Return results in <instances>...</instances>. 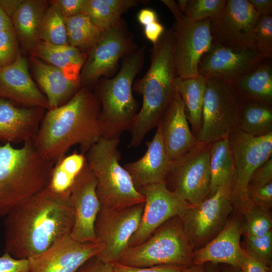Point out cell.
Listing matches in <instances>:
<instances>
[{"label": "cell", "mask_w": 272, "mask_h": 272, "mask_svg": "<svg viewBox=\"0 0 272 272\" xmlns=\"http://www.w3.org/2000/svg\"><path fill=\"white\" fill-rule=\"evenodd\" d=\"M255 51L264 59H272V16H260L254 29Z\"/></svg>", "instance_id": "38"}, {"label": "cell", "mask_w": 272, "mask_h": 272, "mask_svg": "<svg viewBox=\"0 0 272 272\" xmlns=\"http://www.w3.org/2000/svg\"><path fill=\"white\" fill-rule=\"evenodd\" d=\"M24 0H0V8L11 19Z\"/></svg>", "instance_id": "52"}, {"label": "cell", "mask_w": 272, "mask_h": 272, "mask_svg": "<svg viewBox=\"0 0 272 272\" xmlns=\"http://www.w3.org/2000/svg\"><path fill=\"white\" fill-rule=\"evenodd\" d=\"M230 192L231 187H222L179 217L192 249L207 244L224 227L233 209Z\"/></svg>", "instance_id": "14"}, {"label": "cell", "mask_w": 272, "mask_h": 272, "mask_svg": "<svg viewBox=\"0 0 272 272\" xmlns=\"http://www.w3.org/2000/svg\"><path fill=\"white\" fill-rule=\"evenodd\" d=\"M269 209L252 206L244 212L246 217L242 232L245 236H261L272 231V219Z\"/></svg>", "instance_id": "36"}, {"label": "cell", "mask_w": 272, "mask_h": 272, "mask_svg": "<svg viewBox=\"0 0 272 272\" xmlns=\"http://www.w3.org/2000/svg\"><path fill=\"white\" fill-rule=\"evenodd\" d=\"M242 230L243 225L238 218L228 220L214 238L193 252L192 265L225 263L240 268L244 252L240 242Z\"/></svg>", "instance_id": "21"}, {"label": "cell", "mask_w": 272, "mask_h": 272, "mask_svg": "<svg viewBox=\"0 0 272 272\" xmlns=\"http://www.w3.org/2000/svg\"><path fill=\"white\" fill-rule=\"evenodd\" d=\"M201 125L198 142L212 144L238 127L245 100L234 85L216 78L206 79Z\"/></svg>", "instance_id": "8"}, {"label": "cell", "mask_w": 272, "mask_h": 272, "mask_svg": "<svg viewBox=\"0 0 272 272\" xmlns=\"http://www.w3.org/2000/svg\"><path fill=\"white\" fill-rule=\"evenodd\" d=\"M31 56L55 66L70 80L80 82V73L87 54L69 44L52 45L40 41L30 51Z\"/></svg>", "instance_id": "26"}, {"label": "cell", "mask_w": 272, "mask_h": 272, "mask_svg": "<svg viewBox=\"0 0 272 272\" xmlns=\"http://www.w3.org/2000/svg\"><path fill=\"white\" fill-rule=\"evenodd\" d=\"M270 182H272L271 158L254 171L249 181L247 190L261 187Z\"/></svg>", "instance_id": "42"}, {"label": "cell", "mask_w": 272, "mask_h": 272, "mask_svg": "<svg viewBox=\"0 0 272 272\" xmlns=\"http://www.w3.org/2000/svg\"><path fill=\"white\" fill-rule=\"evenodd\" d=\"M13 29L0 32V69L14 63L20 52Z\"/></svg>", "instance_id": "40"}, {"label": "cell", "mask_w": 272, "mask_h": 272, "mask_svg": "<svg viewBox=\"0 0 272 272\" xmlns=\"http://www.w3.org/2000/svg\"><path fill=\"white\" fill-rule=\"evenodd\" d=\"M192 248L179 217L168 220L145 241L128 247L117 262L134 267L192 265Z\"/></svg>", "instance_id": "7"}, {"label": "cell", "mask_w": 272, "mask_h": 272, "mask_svg": "<svg viewBox=\"0 0 272 272\" xmlns=\"http://www.w3.org/2000/svg\"><path fill=\"white\" fill-rule=\"evenodd\" d=\"M222 272H241V270L238 267H235L230 266V267L226 268L223 269Z\"/></svg>", "instance_id": "56"}, {"label": "cell", "mask_w": 272, "mask_h": 272, "mask_svg": "<svg viewBox=\"0 0 272 272\" xmlns=\"http://www.w3.org/2000/svg\"><path fill=\"white\" fill-rule=\"evenodd\" d=\"M238 127L254 137L272 132V105L245 100Z\"/></svg>", "instance_id": "33"}, {"label": "cell", "mask_w": 272, "mask_h": 272, "mask_svg": "<svg viewBox=\"0 0 272 272\" xmlns=\"http://www.w3.org/2000/svg\"><path fill=\"white\" fill-rule=\"evenodd\" d=\"M54 164L39 154L33 141L19 148L10 143L0 146V217L43 190Z\"/></svg>", "instance_id": "4"}, {"label": "cell", "mask_w": 272, "mask_h": 272, "mask_svg": "<svg viewBox=\"0 0 272 272\" xmlns=\"http://www.w3.org/2000/svg\"><path fill=\"white\" fill-rule=\"evenodd\" d=\"M211 145L198 142L185 154L171 161L166 179L171 181L170 190L192 206L209 196Z\"/></svg>", "instance_id": "11"}, {"label": "cell", "mask_w": 272, "mask_h": 272, "mask_svg": "<svg viewBox=\"0 0 272 272\" xmlns=\"http://www.w3.org/2000/svg\"><path fill=\"white\" fill-rule=\"evenodd\" d=\"M260 16L248 0H227L223 11L211 20L214 43L255 50L254 29Z\"/></svg>", "instance_id": "15"}, {"label": "cell", "mask_w": 272, "mask_h": 272, "mask_svg": "<svg viewBox=\"0 0 272 272\" xmlns=\"http://www.w3.org/2000/svg\"><path fill=\"white\" fill-rule=\"evenodd\" d=\"M83 13L103 31L115 26L122 20L121 17L105 0H87Z\"/></svg>", "instance_id": "37"}, {"label": "cell", "mask_w": 272, "mask_h": 272, "mask_svg": "<svg viewBox=\"0 0 272 272\" xmlns=\"http://www.w3.org/2000/svg\"><path fill=\"white\" fill-rule=\"evenodd\" d=\"M86 163L84 153L75 151L65 155L54 164L44 189L58 196H70L71 188Z\"/></svg>", "instance_id": "29"}, {"label": "cell", "mask_w": 272, "mask_h": 272, "mask_svg": "<svg viewBox=\"0 0 272 272\" xmlns=\"http://www.w3.org/2000/svg\"><path fill=\"white\" fill-rule=\"evenodd\" d=\"M70 196L44 188L14 207L5 216V253L29 259L70 235L74 222Z\"/></svg>", "instance_id": "1"}, {"label": "cell", "mask_w": 272, "mask_h": 272, "mask_svg": "<svg viewBox=\"0 0 272 272\" xmlns=\"http://www.w3.org/2000/svg\"><path fill=\"white\" fill-rule=\"evenodd\" d=\"M146 37L155 45L165 31L164 26L158 21L144 26Z\"/></svg>", "instance_id": "49"}, {"label": "cell", "mask_w": 272, "mask_h": 272, "mask_svg": "<svg viewBox=\"0 0 272 272\" xmlns=\"http://www.w3.org/2000/svg\"><path fill=\"white\" fill-rule=\"evenodd\" d=\"M12 29L13 28L11 19L0 8V32Z\"/></svg>", "instance_id": "53"}, {"label": "cell", "mask_w": 272, "mask_h": 272, "mask_svg": "<svg viewBox=\"0 0 272 272\" xmlns=\"http://www.w3.org/2000/svg\"><path fill=\"white\" fill-rule=\"evenodd\" d=\"M50 4L41 23L40 40L55 45L69 44L65 18L59 9Z\"/></svg>", "instance_id": "34"}, {"label": "cell", "mask_w": 272, "mask_h": 272, "mask_svg": "<svg viewBox=\"0 0 272 272\" xmlns=\"http://www.w3.org/2000/svg\"><path fill=\"white\" fill-rule=\"evenodd\" d=\"M264 272H270V270L269 269H266V270H265V271Z\"/></svg>", "instance_id": "57"}, {"label": "cell", "mask_w": 272, "mask_h": 272, "mask_svg": "<svg viewBox=\"0 0 272 272\" xmlns=\"http://www.w3.org/2000/svg\"><path fill=\"white\" fill-rule=\"evenodd\" d=\"M159 123L164 148L170 161L182 156L198 142L190 129L184 104L176 86Z\"/></svg>", "instance_id": "22"}, {"label": "cell", "mask_w": 272, "mask_h": 272, "mask_svg": "<svg viewBox=\"0 0 272 272\" xmlns=\"http://www.w3.org/2000/svg\"><path fill=\"white\" fill-rule=\"evenodd\" d=\"M105 3L118 15L126 12L129 9L137 7L144 1L137 0H105Z\"/></svg>", "instance_id": "48"}, {"label": "cell", "mask_w": 272, "mask_h": 272, "mask_svg": "<svg viewBox=\"0 0 272 272\" xmlns=\"http://www.w3.org/2000/svg\"><path fill=\"white\" fill-rule=\"evenodd\" d=\"M228 137L234 162L231 201L233 206L244 213L252 206L247 195L250 177L258 167L271 158L272 132L254 137L237 127Z\"/></svg>", "instance_id": "10"}, {"label": "cell", "mask_w": 272, "mask_h": 272, "mask_svg": "<svg viewBox=\"0 0 272 272\" xmlns=\"http://www.w3.org/2000/svg\"><path fill=\"white\" fill-rule=\"evenodd\" d=\"M119 138L101 137L88 151L87 164L97 181L96 193L101 207L122 209L145 202L130 175L120 163Z\"/></svg>", "instance_id": "6"}, {"label": "cell", "mask_w": 272, "mask_h": 272, "mask_svg": "<svg viewBox=\"0 0 272 272\" xmlns=\"http://www.w3.org/2000/svg\"><path fill=\"white\" fill-rule=\"evenodd\" d=\"M153 45L150 67L133 86V90L142 95L143 103L128 130L131 135L130 145L132 147L139 146L145 135L157 126L171 99L178 78L171 28L165 30Z\"/></svg>", "instance_id": "3"}, {"label": "cell", "mask_w": 272, "mask_h": 272, "mask_svg": "<svg viewBox=\"0 0 272 272\" xmlns=\"http://www.w3.org/2000/svg\"><path fill=\"white\" fill-rule=\"evenodd\" d=\"M246 251L270 269L272 259V231L261 236H245Z\"/></svg>", "instance_id": "39"}, {"label": "cell", "mask_w": 272, "mask_h": 272, "mask_svg": "<svg viewBox=\"0 0 272 272\" xmlns=\"http://www.w3.org/2000/svg\"><path fill=\"white\" fill-rule=\"evenodd\" d=\"M64 18L68 44L88 54L103 31L84 13Z\"/></svg>", "instance_id": "32"}, {"label": "cell", "mask_w": 272, "mask_h": 272, "mask_svg": "<svg viewBox=\"0 0 272 272\" xmlns=\"http://www.w3.org/2000/svg\"><path fill=\"white\" fill-rule=\"evenodd\" d=\"M272 59H264L234 85L245 100L272 105Z\"/></svg>", "instance_id": "28"}, {"label": "cell", "mask_w": 272, "mask_h": 272, "mask_svg": "<svg viewBox=\"0 0 272 272\" xmlns=\"http://www.w3.org/2000/svg\"><path fill=\"white\" fill-rule=\"evenodd\" d=\"M239 268L241 272H264L266 269L270 270L263 263L246 251L245 249L243 260Z\"/></svg>", "instance_id": "46"}, {"label": "cell", "mask_w": 272, "mask_h": 272, "mask_svg": "<svg viewBox=\"0 0 272 272\" xmlns=\"http://www.w3.org/2000/svg\"><path fill=\"white\" fill-rule=\"evenodd\" d=\"M97 184V179L87 162L71 188L70 196L74 213L70 235L81 243L97 241L95 224L101 205L96 193Z\"/></svg>", "instance_id": "17"}, {"label": "cell", "mask_w": 272, "mask_h": 272, "mask_svg": "<svg viewBox=\"0 0 272 272\" xmlns=\"http://www.w3.org/2000/svg\"><path fill=\"white\" fill-rule=\"evenodd\" d=\"M101 249L98 241L81 243L67 235L42 253L28 259L29 272H76Z\"/></svg>", "instance_id": "19"}, {"label": "cell", "mask_w": 272, "mask_h": 272, "mask_svg": "<svg viewBox=\"0 0 272 272\" xmlns=\"http://www.w3.org/2000/svg\"><path fill=\"white\" fill-rule=\"evenodd\" d=\"M100 113L95 93L81 87L66 103L44 114L34 140L36 150L54 163L74 145H79L81 152H87L102 137Z\"/></svg>", "instance_id": "2"}, {"label": "cell", "mask_w": 272, "mask_h": 272, "mask_svg": "<svg viewBox=\"0 0 272 272\" xmlns=\"http://www.w3.org/2000/svg\"><path fill=\"white\" fill-rule=\"evenodd\" d=\"M247 195L252 206L271 208L272 206V182L261 187L248 189Z\"/></svg>", "instance_id": "43"}, {"label": "cell", "mask_w": 272, "mask_h": 272, "mask_svg": "<svg viewBox=\"0 0 272 272\" xmlns=\"http://www.w3.org/2000/svg\"><path fill=\"white\" fill-rule=\"evenodd\" d=\"M264 59L254 50L235 49L214 43L202 57L198 71L205 79L216 78L234 85Z\"/></svg>", "instance_id": "18"}, {"label": "cell", "mask_w": 272, "mask_h": 272, "mask_svg": "<svg viewBox=\"0 0 272 272\" xmlns=\"http://www.w3.org/2000/svg\"><path fill=\"white\" fill-rule=\"evenodd\" d=\"M144 206V203L122 209L101 207L95 224L97 240L102 246L99 259L110 263L118 261L139 227Z\"/></svg>", "instance_id": "13"}, {"label": "cell", "mask_w": 272, "mask_h": 272, "mask_svg": "<svg viewBox=\"0 0 272 272\" xmlns=\"http://www.w3.org/2000/svg\"><path fill=\"white\" fill-rule=\"evenodd\" d=\"M29 262L28 259L13 257L4 253L0 256V272H29Z\"/></svg>", "instance_id": "44"}, {"label": "cell", "mask_w": 272, "mask_h": 272, "mask_svg": "<svg viewBox=\"0 0 272 272\" xmlns=\"http://www.w3.org/2000/svg\"><path fill=\"white\" fill-rule=\"evenodd\" d=\"M43 0H24L11 18L13 28L23 48L30 51L40 40L39 32L48 7Z\"/></svg>", "instance_id": "27"}, {"label": "cell", "mask_w": 272, "mask_h": 272, "mask_svg": "<svg viewBox=\"0 0 272 272\" xmlns=\"http://www.w3.org/2000/svg\"><path fill=\"white\" fill-rule=\"evenodd\" d=\"M211 264L207 266V267L204 269V266L203 270L202 272H220L218 268L214 265V263H210Z\"/></svg>", "instance_id": "55"}, {"label": "cell", "mask_w": 272, "mask_h": 272, "mask_svg": "<svg viewBox=\"0 0 272 272\" xmlns=\"http://www.w3.org/2000/svg\"><path fill=\"white\" fill-rule=\"evenodd\" d=\"M28 66L20 53L14 63L0 69V98L22 106L48 110L47 99L32 79Z\"/></svg>", "instance_id": "20"}, {"label": "cell", "mask_w": 272, "mask_h": 272, "mask_svg": "<svg viewBox=\"0 0 272 272\" xmlns=\"http://www.w3.org/2000/svg\"><path fill=\"white\" fill-rule=\"evenodd\" d=\"M248 1L260 16L271 15V0H248Z\"/></svg>", "instance_id": "50"}, {"label": "cell", "mask_w": 272, "mask_h": 272, "mask_svg": "<svg viewBox=\"0 0 272 272\" xmlns=\"http://www.w3.org/2000/svg\"><path fill=\"white\" fill-rule=\"evenodd\" d=\"M164 4L175 19L171 29L174 61L177 77H197L199 75V62L214 44L211 31V19L192 21L184 16L175 1L165 0Z\"/></svg>", "instance_id": "9"}, {"label": "cell", "mask_w": 272, "mask_h": 272, "mask_svg": "<svg viewBox=\"0 0 272 272\" xmlns=\"http://www.w3.org/2000/svg\"><path fill=\"white\" fill-rule=\"evenodd\" d=\"M87 0H55L50 3L55 5L64 18L84 13Z\"/></svg>", "instance_id": "45"}, {"label": "cell", "mask_w": 272, "mask_h": 272, "mask_svg": "<svg viewBox=\"0 0 272 272\" xmlns=\"http://www.w3.org/2000/svg\"><path fill=\"white\" fill-rule=\"evenodd\" d=\"M44 109L22 106L0 98V142L12 144L34 141Z\"/></svg>", "instance_id": "23"}, {"label": "cell", "mask_w": 272, "mask_h": 272, "mask_svg": "<svg viewBox=\"0 0 272 272\" xmlns=\"http://www.w3.org/2000/svg\"><path fill=\"white\" fill-rule=\"evenodd\" d=\"M137 19L143 27L158 21L156 12L149 8L141 10L138 14Z\"/></svg>", "instance_id": "51"}, {"label": "cell", "mask_w": 272, "mask_h": 272, "mask_svg": "<svg viewBox=\"0 0 272 272\" xmlns=\"http://www.w3.org/2000/svg\"><path fill=\"white\" fill-rule=\"evenodd\" d=\"M138 48L123 20L104 31L87 54L80 73L82 87L89 88L97 84L100 78L110 76L117 67L120 59Z\"/></svg>", "instance_id": "12"}, {"label": "cell", "mask_w": 272, "mask_h": 272, "mask_svg": "<svg viewBox=\"0 0 272 272\" xmlns=\"http://www.w3.org/2000/svg\"><path fill=\"white\" fill-rule=\"evenodd\" d=\"M228 136L214 142L211 145V181L208 197L222 187H231L234 162Z\"/></svg>", "instance_id": "31"}, {"label": "cell", "mask_w": 272, "mask_h": 272, "mask_svg": "<svg viewBox=\"0 0 272 272\" xmlns=\"http://www.w3.org/2000/svg\"><path fill=\"white\" fill-rule=\"evenodd\" d=\"M175 86L183 101L185 115L191 126V131L197 138L201 125L206 79L201 75L191 78L178 77Z\"/></svg>", "instance_id": "30"}, {"label": "cell", "mask_w": 272, "mask_h": 272, "mask_svg": "<svg viewBox=\"0 0 272 272\" xmlns=\"http://www.w3.org/2000/svg\"><path fill=\"white\" fill-rule=\"evenodd\" d=\"M145 52V46L138 48L123 58L116 76L98 83L94 93L100 104L102 137L119 138L129 130L138 113L139 104L133 96L132 86L142 68Z\"/></svg>", "instance_id": "5"}, {"label": "cell", "mask_w": 272, "mask_h": 272, "mask_svg": "<svg viewBox=\"0 0 272 272\" xmlns=\"http://www.w3.org/2000/svg\"><path fill=\"white\" fill-rule=\"evenodd\" d=\"M203 268V265H192L183 268L182 272H202Z\"/></svg>", "instance_id": "54"}, {"label": "cell", "mask_w": 272, "mask_h": 272, "mask_svg": "<svg viewBox=\"0 0 272 272\" xmlns=\"http://www.w3.org/2000/svg\"><path fill=\"white\" fill-rule=\"evenodd\" d=\"M151 141H147V151L137 161L126 163L129 173L137 189L152 184L166 181L171 161L163 144L159 123Z\"/></svg>", "instance_id": "24"}, {"label": "cell", "mask_w": 272, "mask_h": 272, "mask_svg": "<svg viewBox=\"0 0 272 272\" xmlns=\"http://www.w3.org/2000/svg\"><path fill=\"white\" fill-rule=\"evenodd\" d=\"M76 272H113L112 264L104 262L97 256L85 263Z\"/></svg>", "instance_id": "47"}, {"label": "cell", "mask_w": 272, "mask_h": 272, "mask_svg": "<svg viewBox=\"0 0 272 272\" xmlns=\"http://www.w3.org/2000/svg\"><path fill=\"white\" fill-rule=\"evenodd\" d=\"M178 5L184 16L192 21L212 19L224 9L227 0H179Z\"/></svg>", "instance_id": "35"}, {"label": "cell", "mask_w": 272, "mask_h": 272, "mask_svg": "<svg viewBox=\"0 0 272 272\" xmlns=\"http://www.w3.org/2000/svg\"><path fill=\"white\" fill-rule=\"evenodd\" d=\"M30 62L35 78L47 99L49 109L66 103L82 87L81 83L69 79L59 69L39 58L31 56Z\"/></svg>", "instance_id": "25"}, {"label": "cell", "mask_w": 272, "mask_h": 272, "mask_svg": "<svg viewBox=\"0 0 272 272\" xmlns=\"http://www.w3.org/2000/svg\"><path fill=\"white\" fill-rule=\"evenodd\" d=\"M113 272H182L184 266L161 264L147 267H134L122 264L117 262L112 263Z\"/></svg>", "instance_id": "41"}, {"label": "cell", "mask_w": 272, "mask_h": 272, "mask_svg": "<svg viewBox=\"0 0 272 272\" xmlns=\"http://www.w3.org/2000/svg\"><path fill=\"white\" fill-rule=\"evenodd\" d=\"M138 190L145 197L144 210L139 227L130 238L128 247L142 243L165 222L181 216L192 206L170 190L166 181Z\"/></svg>", "instance_id": "16"}]
</instances>
